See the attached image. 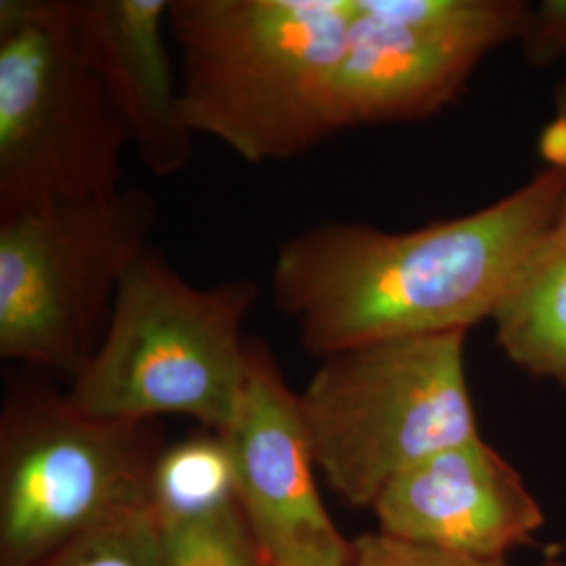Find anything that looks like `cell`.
I'll list each match as a JSON object with an SVG mask.
<instances>
[{"mask_svg": "<svg viewBox=\"0 0 566 566\" xmlns=\"http://www.w3.org/2000/svg\"><path fill=\"white\" fill-rule=\"evenodd\" d=\"M248 382L223 432L238 506L263 566H350L355 547L327 514L298 395L266 346L248 344Z\"/></svg>", "mask_w": 566, "mask_h": 566, "instance_id": "cell-9", "label": "cell"}, {"mask_svg": "<svg viewBox=\"0 0 566 566\" xmlns=\"http://www.w3.org/2000/svg\"><path fill=\"white\" fill-rule=\"evenodd\" d=\"M521 44L533 65H549L566 57V0H544L528 9Z\"/></svg>", "mask_w": 566, "mask_h": 566, "instance_id": "cell-17", "label": "cell"}, {"mask_svg": "<svg viewBox=\"0 0 566 566\" xmlns=\"http://www.w3.org/2000/svg\"><path fill=\"white\" fill-rule=\"evenodd\" d=\"M528 9L518 0H353L332 93L336 133L437 114L489 51L521 39Z\"/></svg>", "mask_w": 566, "mask_h": 566, "instance_id": "cell-8", "label": "cell"}, {"mask_svg": "<svg viewBox=\"0 0 566 566\" xmlns=\"http://www.w3.org/2000/svg\"><path fill=\"white\" fill-rule=\"evenodd\" d=\"M34 566H163L158 516L151 506L122 512Z\"/></svg>", "mask_w": 566, "mask_h": 566, "instance_id": "cell-15", "label": "cell"}, {"mask_svg": "<svg viewBox=\"0 0 566 566\" xmlns=\"http://www.w3.org/2000/svg\"><path fill=\"white\" fill-rule=\"evenodd\" d=\"M154 422L105 420L49 386L11 390L0 420V566H34L122 512L151 506Z\"/></svg>", "mask_w": 566, "mask_h": 566, "instance_id": "cell-7", "label": "cell"}, {"mask_svg": "<svg viewBox=\"0 0 566 566\" xmlns=\"http://www.w3.org/2000/svg\"><path fill=\"white\" fill-rule=\"evenodd\" d=\"M465 334L395 338L325 357L298 403L319 474L355 507L432 453L479 437Z\"/></svg>", "mask_w": 566, "mask_h": 566, "instance_id": "cell-5", "label": "cell"}, {"mask_svg": "<svg viewBox=\"0 0 566 566\" xmlns=\"http://www.w3.org/2000/svg\"><path fill=\"white\" fill-rule=\"evenodd\" d=\"M126 145L76 0H2L0 217L118 191Z\"/></svg>", "mask_w": 566, "mask_h": 566, "instance_id": "cell-4", "label": "cell"}, {"mask_svg": "<svg viewBox=\"0 0 566 566\" xmlns=\"http://www.w3.org/2000/svg\"><path fill=\"white\" fill-rule=\"evenodd\" d=\"M491 322L512 364L566 390L565 203L558 221L514 275Z\"/></svg>", "mask_w": 566, "mask_h": 566, "instance_id": "cell-12", "label": "cell"}, {"mask_svg": "<svg viewBox=\"0 0 566 566\" xmlns=\"http://www.w3.org/2000/svg\"><path fill=\"white\" fill-rule=\"evenodd\" d=\"M350 566H507L506 560H479L432 547L413 546L386 537L378 531L364 533L353 542Z\"/></svg>", "mask_w": 566, "mask_h": 566, "instance_id": "cell-16", "label": "cell"}, {"mask_svg": "<svg viewBox=\"0 0 566 566\" xmlns=\"http://www.w3.org/2000/svg\"><path fill=\"white\" fill-rule=\"evenodd\" d=\"M158 523L163 566H263L238 504Z\"/></svg>", "mask_w": 566, "mask_h": 566, "instance_id": "cell-14", "label": "cell"}, {"mask_svg": "<svg viewBox=\"0 0 566 566\" xmlns=\"http://www.w3.org/2000/svg\"><path fill=\"white\" fill-rule=\"evenodd\" d=\"M539 154L546 163V168H552L560 175L565 185L566 208V81L560 82L554 95V112L547 120L542 135H539Z\"/></svg>", "mask_w": 566, "mask_h": 566, "instance_id": "cell-18", "label": "cell"}, {"mask_svg": "<svg viewBox=\"0 0 566 566\" xmlns=\"http://www.w3.org/2000/svg\"><path fill=\"white\" fill-rule=\"evenodd\" d=\"M259 285L231 280L196 287L156 248L130 264L102 343L65 392L84 413L154 422L185 416L223 434L248 382L243 324Z\"/></svg>", "mask_w": 566, "mask_h": 566, "instance_id": "cell-3", "label": "cell"}, {"mask_svg": "<svg viewBox=\"0 0 566 566\" xmlns=\"http://www.w3.org/2000/svg\"><path fill=\"white\" fill-rule=\"evenodd\" d=\"M371 512L386 537L479 560L533 546L544 525L518 470L481 434L407 468Z\"/></svg>", "mask_w": 566, "mask_h": 566, "instance_id": "cell-10", "label": "cell"}, {"mask_svg": "<svg viewBox=\"0 0 566 566\" xmlns=\"http://www.w3.org/2000/svg\"><path fill=\"white\" fill-rule=\"evenodd\" d=\"M353 0H170L182 118L248 164L283 163L336 135L332 93Z\"/></svg>", "mask_w": 566, "mask_h": 566, "instance_id": "cell-2", "label": "cell"}, {"mask_svg": "<svg viewBox=\"0 0 566 566\" xmlns=\"http://www.w3.org/2000/svg\"><path fill=\"white\" fill-rule=\"evenodd\" d=\"M149 502L158 521L191 518L235 506V476L223 434L203 430L164 447L154 465Z\"/></svg>", "mask_w": 566, "mask_h": 566, "instance_id": "cell-13", "label": "cell"}, {"mask_svg": "<svg viewBox=\"0 0 566 566\" xmlns=\"http://www.w3.org/2000/svg\"><path fill=\"white\" fill-rule=\"evenodd\" d=\"M156 223L142 187L0 217V357L72 378L102 343Z\"/></svg>", "mask_w": 566, "mask_h": 566, "instance_id": "cell-6", "label": "cell"}, {"mask_svg": "<svg viewBox=\"0 0 566 566\" xmlns=\"http://www.w3.org/2000/svg\"><path fill=\"white\" fill-rule=\"evenodd\" d=\"M565 185L546 168L506 198L451 221L390 233L365 223L308 227L277 248L271 294L304 350L468 332L493 317L554 227Z\"/></svg>", "mask_w": 566, "mask_h": 566, "instance_id": "cell-1", "label": "cell"}, {"mask_svg": "<svg viewBox=\"0 0 566 566\" xmlns=\"http://www.w3.org/2000/svg\"><path fill=\"white\" fill-rule=\"evenodd\" d=\"M170 0H76L82 39L143 166L181 172L193 156L166 44Z\"/></svg>", "mask_w": 566, "mask_h": 566, "instance_id": "cell-11", "label": "cell"}]
</instances>
